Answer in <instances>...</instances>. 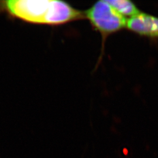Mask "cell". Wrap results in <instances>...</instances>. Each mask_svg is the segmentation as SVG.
Returning a JSON list of instances; mask_svg holds the SVG:
<instances>
[{"label": "cell", "mask_w": 158, "mask_h": 158, "mask_svg": "<svg viewBox=\"0 0 158 158\" xmlns=\"http://www.w3.org/2000/svg\"><path fill=\"white\" fill-rule=\"evenodd\" d=\"M84 15L93 28L102 35L103 42L110 35L118 32L127 25V18L119 14L106 0L96 2L84 11Z\"/></svg>", "instance_id": "2"}, {"label": "cell", "mask_w": 158, "mask_h": 158, "mask_svg": "<svg viewBox=\"0 0 158 158\" xmlns=\"http://www.w3.org/2000/svg\"><path fill=\"white\" fill-rule=\"evenodd\" d=\"M108 3L123 17H134L139 14L140 10L131 1L128 0H106Z\"/></svg>", "instance_id": "4"}, {"label": "cell", "mask_w": 158, "mask_h": 158, "mask_svg": "<svg viewBox=\"0 0 158 158\" xmlns=\"http://www.w3.org/2000/svg\"><path fill=\"white\" fill-rule=\"evenodd\" d=\"M126 28L136 34L158 38V18L140 12L127 19Z\"/></svg>", "instance_id": "3"}, {"label": "cell", "mask_w": 158, "mask_h": 158, "mask_svg": "<svg viewBox=\"0 0 158 158\" xmlns=\"http://www.w3.org/2000/svg\"><path fill=\"white\" fill-rule=\"evenodd\" d=\"M0 11L24 22L60 25L85 19L84 12L57 0H6L0 1Z\"/></svg>", "instance_id": "1"}]
</instances>
